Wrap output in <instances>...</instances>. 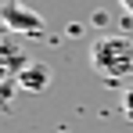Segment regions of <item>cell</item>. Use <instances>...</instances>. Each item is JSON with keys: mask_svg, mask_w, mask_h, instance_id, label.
Masks as SVG:
<instances>
[{"mask_svg": "<svg viewBox=\"0 0 133 133\" xmlns=\"http://www.w3.org/2000/svg\"><path fill=\"white\" fill-rule=\"evenodd\" d=\"M0 25L18 36H36V32H43V15L36 7H29L25 0H7V4H0Z\"/></svg>", "mask_w": 133, "mask_h": 133, "instance_id": "7a4b0ae2", "label": "cell"}, {"mask_svg": "<svg viewBox=\"0 0 133 133\" xmlns=\"http://www.w3.org/2000/svg\"><path fill=\"white\" fill-rule=\"evenodd\" d=\"M122 115H126V119H133V87L122 90Z\"/></svg>", "mask_w": 133, "mask_h": 133, "instance_id": "5b68a950", "label": "cell"}, {"mask_svg": "<svg viewBox=\"0 0 133 133\" xmlns=\"http://www.w3.org/2000/svg\"><path fill=\"white\" fill-rule=\"evenodd\" d=\"M15 90H18V79H0V108H11Z\"/></svg>", "mask_w": 133, "mask_h": 133, "instance_id": "277c9868", "label": "cell"}, {"mask_svg": "<svg viewBox=\"0 0 133 133\" xmlns=\"http://www.w3.org/2000/svg\"><path fill=\"white\" fill-rule=\"evenodd\" d=\"M119 4H122V11H126V15L133 18V0H119Z\"/></svg>", "mask_w": 133, "mask_h": 133, "instance_id": "8992f818", "label": "cell"}, {"mask_svg": "<svg viewBox=\"0 0 133 133\" xmlns=\"http://www.w3.org/2000/svg\"><path fill=\"white\" fill-rule=\"evenodd\" d=\"M90 68L104 79H126L133 76V40L122 32H104L90 43Z\"/></svg>", "mask_w": 133, "mask_h": 133, "instance_id": "6da1fadb", "label": "cell"}, {"mask_svg": "<svg viewBox=\"0 0 133 133\" xmlns=\"http://www.w3.org/2000/svg\"><path fill=\"white\" fill-rule=\"evenodd\" d=\"M47 87H50V65H43V61H32V65L18 76V90L40 94V90H47Z\"/></svg>", "mask_w": 133, "mask_h": 133, "instance_id": "3957f363", "label": "cell"}]
</instances>
